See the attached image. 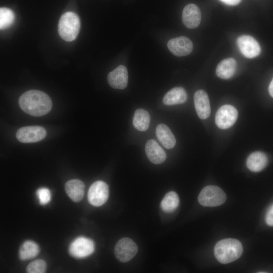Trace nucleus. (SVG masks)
Masks as SVG:
<instances>
[{
	"label": "nucleus",
	"instance_id": "f8f14e48",
	"mask_svg": "<svg viewBox=\"0 0 273 273\" xmlns=\"http://www.w3.org/2000/svg\"><path fill=\"white\" fill-rule=\"evenodd\" d=\"M201 20V13L197 6L190 4L184 8L182 13V21L187 28L193 29L197 27Z\"/></svg>",
	"mask_w": 273,
	"mask_h": 273
},
{
	"label": "nucleus",
	"instance_id": "a211bd4d",
	"mask_svg": "<svg viewBox=\"0 0 273 273\" xmlns=\"http://www.w3.org/2000/svg\"><path fill=\"white\" fill-rule=\"evenodd\" d=\"M237 68V62L232 58L224 59L217 66L216 73L220 78L227 79L232 77Z\"/></svg>",
	"mask_w": 273,
	"mask_h": 273
},
{
	"label": "nucleus",
	"instance_id": "4be33fe9",
	"mask_svg": "<svg viewBox=\"0 0 273 273\" xmlns=\"http://www.w3.org/2000/svg\"><path fill=\"white\" fill-rule=\"evenodd\" d=\"M150 117L149 113L143 109H137L133 118L134 127L139 131H145L149 126Z\"/></svg>",
	"mask_w": 273,
	"mask_h": 273
},
{
	"label": "nucleus",
	"instance_id": "5701e85b",
	"mask_svg": "<svg viewBox=\"0 0 273 273\" xmlns=\"http://www.w3.org/2000/svg\"><path fill=\"white\" fill-rule=\"evenodd\" d=\"M179 200L177 194L173 191L167 193L161 203V207L165 212H172L178 207Z\"/></svg>",
	"mask_w": 273,
	"mask_h": 273
},
{
	"label": "nucleus",
	"instance_id": "412c9836",
	"mask_svg": "<svg viewBox=\"0 0 273 273\" xmlns=\"http://www.w3.org/2000/svg\"><path fill=\"white\" fill-rule=\"evenodd\" d=\"M39 246L34 242L27 240L21 246L19 256L22 260H28L36 257L39 253Z\"/></svg>",
	"mask_w": 273,
	"mask_h": 273
},
{
	"label": "nucleus",
	"instance_id": "20e7f679",
	"mask_svg": "<svg viewBox=\"0 0 273 273\" xmlns=\"http://www.w3.org/2000/svg\"><path fill=\"white\" fill-rule=\"evenodd\" d=\"M198 200L199 203L204 206H218L225 202L226 195L219 187L216 186H208L201 190Z\"/></svg>",
	"mask_w": 273,
	"mask_h": 273
},
{
	"label": "nucleus",
	"instance_id": "bb28decb",
	"mask_svg": "<svg viewBox=\"0 0 273 273\" xmlns=\"http://www.w3.org/2000/svg\"><path fill=\"white\" fill-rule=\"evenodd\" d=\"M265 219L268 225L273 226V204L268 209Z\"/></svg>",
	"mask_w": 273,
	"mask_h": 273
},
{
	"label": "nucleus",
	"instance_id": "423d86ee",
	"mask_svg": "<svg viewBox=\"0 0 273 273\" xmlns=\"http://www.w3.org/2000/svg\"><path fill=\"white\" fill-rule=\"evenodd\" d=\"M138 251L135 243L128 238L119 240L114 248L116 258L121 262H127L133 258Z\"/></svg>",
	"mask_w": 273,
	"mask_h": 273
},
{
	"label": "nucleus",
	"instance_id": "4468645a",
	"mask_svg": "<svg viewBox=\"0 0 273 273\" xmlns=\"http://www.w3.org/2000/svg\"><path fill=\"white\" fill-rule=\"evenodd\" d=\"M194 101L196 112L201 119H207L210 114V105L207 94L203 90H197L194 94Z\"/></svg>",
	"mask_w": 273,
	"mask_h": 273
},
{
	"label": "nucleus",
	"instance_id": "2eb2a0df",
	"mask_svg": "<svg viewBox=\"0 0 273 273\" xmlns=\"http://www.w3.org/2000/svg\"><path fill=\"white\" fill-rule=\"evenodd\" d=\"M145 151L148 159L154 164H161L166 158L165 152L154 140H150L146 143Z\"/></svg>",
	"mask_w": 273,
	"mask_h": 273
},
{
	"label": "nucleus",
	"instance_id": "9d476101",
	"mask_svg": "<svg viewBox=\"0 0 273 273\" xmlns=\"http://www.w3.org/2000/svg\"><path fill=\"white\" fill-rule=\"evenodd\" d=\"M237 44L241 53L247 58H255L261 52V48L259 43L250 35L240 36L237 39Z\"/></svg>",
	"mask_w": 273,
	"mask_h": 273
},
{
	"label": "nucleus",
	"instance_id": "c85d7f7f",
	"mask_svg": "<svg viewBox=\"0 0 273 273\" xmlns=\"http://www.w3.org/2000/svg\"><path fill=\"white\" fill-rule=\"evenodd\" d=\"M268 92L270 96L273 98V78L269 85Z\"/></svg>",
	"mask_w": 273,
	"mask_h": 273
},
{
	"label": "nucleus",
	"instance_id": "f3484780",
	"mask_svg": "<svg viewBox=\"0 0 273 273\" xmlns=\"http://www.w3.org/2000/svg\"><path fill=\"white\" fill-rule=\"evenodd\" d=\"M84 184L80 180L73 179L66 182L65 191L69 198L74 202H79L84 193Z\"/></svg>",
	"mask_w": 273,
	"mask_h": 273
},
{
	"label": "nucleus",
	"instance_id": "39448f33",
	"mask_svg": "<svg viewBox=\"0 0 273 273\" xmlns=\"http://www.w3.org/2000/svg\"><path fill=\"white\" fill-rule=\"evenodd\" d=\"M94 241L86 237H79L70 244L69 252L70 255L76 258H83L91 255L95 251Z\"/></svg>",
	"mask_w": 273,
	"mask_h": 273
},
{
	"label": "nucleus",
	"instance_id": "0eeeda50",
	"mask_svg": "<svg viewBox=\"0 0 273 273\" xmlns=\"http://www.w3.org/2000/svg\"><path fill=\"white\" fill-rule=\"evenodd\" d=\"M108 197L109 188L107 184L103 181H96L89 188L88 201L94 206H101L105 204Z\"/></svg>",
	"mask_w": 273,
	"mask_h": 273
},
{
	"label": "nucleus",
	"instance_id": "6e6552de",
	"mask_svg": "<svg viewBox=\"0 0 273 273\" xmlns=\"http://www.w3.org/2000/svg\"><path fill=\"white\" fill-rule=\"evenodd\" d=\"M238 116V111L234 106L224 105L218 109L215 115V122L219 128L228 129L234 124Z\"/></svg>",
	"mask_w": 273,
	"mask_h": 273
},
{
	"label": "nucleus",
	"instance_id": "cd10ccee",
	"mask_svg": "<svg viewBox=\"0 0 273 273\" xmlns=\"http://www.w3.org/2000/svg\"><path fill=\"white\" fill-rule=\"evenodd\" d=\"M222 3L229 6H236L239 4L242 0H219Z\"/></svg>",
	"mask_w": 273,
	"mask_h": 273
},
{
	"label": "nucleus",
	"instance_id": "f03ea898",
	"mask_svg": "<svg viewBox=\"0 0 273 273\" xmlns=\"http://www.w3.org/2000/svg\"><path fill=\"white\" fill-rule=\"evenodd\" d=\"M214 253L215 257L219 262L229 263L240 257L243 253V246L241 243L237 239H224L216 244Z\"/></svg>",
	"mask_w": 273,
	"mask_h": 273
},
{
	"label": "nucleus",
	"instance_id": "ddd939ff",
	"mask_svg": "<svg viewBox=\"0 0 273 273\" xmlns=\"http://www.w3.org/2000/svg\"><path fill=\"white\" fill-rule=\"evenodd\" d=\"M127 70L123 65H119L110 72L107 76L109 85L114 88L122 89L125 88L128 83Z\"/></svg>",
	"mask_w": 273,
	"mask_h": 273
},
{
	"label": "nucleus",
	"instance_id": "393cba45",
	"mask_svg": "<svg viewBox=\"0 0 273 273\" xmlns=\"http://www.w3.org/2000/svg\"><path fill=\"white\" fill-rule=\"evenodd\" d=\"M47 269L46 262L42 259H36L30 262L26 267L28 273H43Z\"/></svg>",
	"mask_w": 273,
	"mask_h": 273
},
{
	"label": "nucleus",
	"instance_id": "6ab92c4d",
	"mask_svg": "<svg viewBox=\"0 0 273 273\" xmlns=\"http://www.w3.org/2000/svg\"><path fill=\"white\" fill-rule=\"evenodd\" d=\"M187 99V94L185 89L181 87H175L165 95L163 102L165 105L171 106L183 104Z\"/></svg>",
	"mask_w": 273,
	"mask_h": 273
},
{
	"label": "nucleus",
	"instance_id": "f257e3e1",
	"mask_svg": "<svg viewBox=\"0 0 273 273\" xmlns=\"http://www.w3.org/2000/svg\"><path fill=\"white\" fill-rule=\"evenodd\" d=\"M19 105L25 113L33 116H41L51 110L52 102L45 93L38 90H29L19 99Z\"/></svg>",
	"mask_w": 273,
	"mask_h": 273
},
{
	"label": "nucleus",
	"instance_id": "9b49d317",
	"mask_svg": "<svg viewBox=\"0 0 273 273\" xmlns=\"http://www.w3.org/2000/svg\"><path fill=\"white\" fill-rule=\"evenodd\" d=\"M169 51L177 57L190 54L193 49L192 41L186 36H179L170 39L167 43Z\"/></svg>",
	"mask_w": 273,
	"mask_h": 273
},
{
	"label": "nucleus",
	"instance_id": "aec40b11",
	"mask_svg": "<svg viewBox=\"0 0 273 273\" xmlns=\"http://www.w3.org/2000/svg\"><path fill=\"white\" fill-rule=\"evenodd\" d=\"M156 134L159 142L166 149H170L174 147L176 143L175 137L165 124H160L157 125Z\"/></svg>",
	"mask_w": 273,
	"mask_h": 273
},
{
	"label": "nucleus",
	"instance_id": "b1692460",
	"mask_svg": "<svg viewBox=\"0 0 273 273\" xmlns=\"http://www.w3.org/2000/svg\"><path fill=\"white\" fill-rule=\"evenodd\" d=\"M15 20V15L13 11L6 7L0 9V28L5 29L10 27Z\"/></svg>",
	"mask_w": 273,
	"mask_h": 273
},
{
	"label": "nucleus",
	"instance_id": "7ed1b4c3",
	"mask_svg": "<svg viewBox=\"0 0 273 273\" xmlns=\"http://www.w3.org/2000/svg\"><path fill=\"white\" fill-rule=\"evenodd\" d=\"M80 21L78 16L72 12L63 14L59 21L58 32L64 40L72 41L75 39L79 32Z\"/></svg>",
	"mask_w": 273,
	"mask_h": 273
},
{
	"label": "nucleus",
	"instance_id": "1a4fd4ad",
	"mask_svg": "<svg viewBox=\"0 0 273 273\" xmlns=\"http://www.w3.org/2000/svg\"><path fill=\"white\" fill-rule=\"evenodd\" d=\"M46 129L40 126H27L21 127L16 132L17 140L23 143H35L46 136Z\"/></svg>",
	"mask_w": 273,
	"mask_h": 273
},
{
	"label": "nucleus",
	"instance_id": "dca6fc26",
	"mask_svg": "<svg viewBox=\"0 0 273 273\" xmlns=\"http://www.w3.org/2000/svg\"><path fill=\"white\" fill-rule=\"evenodd\" d=\"M268 162V157L266 154L261 151H256L249 155L247 159L246 165L251 171L257 172L264 169Z\"/></svg>",
	"mask_w": 273,
	"mask_h": 273
},
{
	"label": "nucleus",
	"instance_id": "a878e982",
	"mask_svg": "<svg viewBox=\"0 0 273 273\" xmlns=\"http://www.w3.org/2000/svg\"><path fill=\"white\" fill-rule=\"evenodd\" d=\"M39 203L42 205L49 203L51 200V193L50 190L45 187L39 188L36 192Z\"/></svg>",
	"mask_w": 273,
	"mask_h": 273
}]
</instances>
